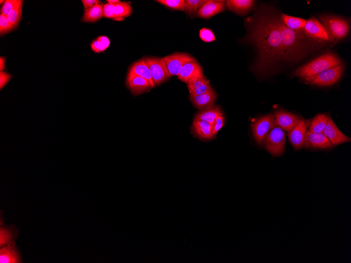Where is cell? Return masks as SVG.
I'll return each instance as SVG.
<instances>
[{
	"label": "cell",
	"mask_w": 351,
	"mask_h": 263,
	"mask_svg": "<svg viewBox=\"0 0 351 263\" xmlns=\"http://www.w3.org/2000/svg\"><path fill=\"white\" fill-rule=\"evenodd\" d=\"M257 19L252 35L259 53L257 70L264 71L279 60L285 59V54L276 15H262Z\"/></svg>",
	"instance_id": "1"
},
{
	"label": "cell",
	"mask_w": 351,
	"mask_h": 263,
	"mask_svg": "<svg viewBox=\"0 0 351 263\" xmlns=\"http://www.w3.org/2000/svg\"><path fill=\"white\" fill-rule=\"evenodd\" d=\"M283 45L285 59L295 61L302 58L308 50L305 33H300L288 28L276 15Z\"/></svg>",
	"instance_id": "2"
},
{
	"label": "cell",
	"mask_w": 351,
	"mask_h": 263,
	"mask_svg": "<svg viewBox=\"0 0 351 263\" xmlns=\"http://www.w3.org/2000/svg\"><path fill=\"white\" fill-rule=\"evenodd\" d=\"M341 64L342 63L338 56L328 52L300 67L294 72L293 75L305 79Z\"/></svg>",
	"instance_id": "3"
},
{
	"label": "cell",
	"mask_w": 351,
	"mask_h": 263,
	"mask_svg": "<svg viewBox=\"0 0 351 263\" xmlns=\"http://www.w3.org/2000/svg\"><path fill=\"white\" fill-rule=\"evenodd\" d=\"M319 19L331 41L341 40L347 36L349 27L346 20L337 16L329 15L320 16Z\"/></svg>",
	"instance_id": "4"
},
{
	"label": "cell",
	"mask_w": 351,
	"mask_h": 263,
	"mask_svg": "<svg viewBox=\"0 0 351 263\" xmlns=\"http://www.w3.org/2000/svg\"><path fill=\"white\" fill-rule=\"evenodd\" d=\"M286 134L278 125L275 126L265 136L263 141L265 149L272 155H281L286 144Z\"/></svg>",
	"instance_id": "5"
},
{
	"label": "cell",
	"mask_w": 351,
	"mask_h": 263,
	"mask_svg": "<svg viewBox=\"0 0 351 263\" xmlns=\"http://www.w3.org/2000/svg\"><path fill=\"white\" fill-rule=\"evenodd\" d=\"M344 70V65L330 68L320 74L306 78L308 84L319 86H329L335 83L341 78Z\"/></svg>",
	"instance_id": "6"
},
{
	"label": "cell",
	"mask_w": 351,
	"mask_h": 263,
	"mask_svg": "<svg viewBox=\"0 0 351 263\" xmlns=\"http://www.w3.org/2000/svg\"><path fill=\"white\" fill-rule=\"evenodd\" d=\"M144 59L151 73L155 86L161 84L171 77L164 58L145 57Z\"/></svg>",
	"instance_id": "7"
},
{
	"label": "cell",
	"mask_w": 351,
	"mask_h": 263,
	"mask_svg": "<svg viewBox=\"0 0 351 263\" xmlns=\"http://www.w3.org/2000/svg\"><path fill=\"white\" fill-rule=\"evenodd\" d=\"M164 58L171 77L178 76L183 66L186 64L197 62L194 57L185 53H175Z\"/></svg>",
	"instance_id": "8"
},
{
	"label": "cell",
	"mask_w": 351,
	"mask_h": 263,
	"mask_svg": "<svg viewBox=\"0 0 351 263\" xmlns=\"http://www.w3.org/2000/svg\"><path fill=\"white\" fill-rule=\"evenodd\" d=\"M276 125L274 115L269 114L263 116L253 125V131L255 139L259 144H261L269 131Z\"/></svg>",
	"instance_id": "9"
},
{
	"label": "cell",
	"mask_w": 351,
	"mask_h": 263,
	"mask_svg": "<svg viewBox=\"0 0 351 263\" xmlns=\"http://www.w3.org/2000/svg\"><path fill=\"white\" fill-rule=\"evenodd\" d=\"M310 123V120L302 119L289 132L288 137L290 141L295 150H299L304 147L307 130Z\"/></svg>",
	"instance_id": "10"
},
{
	"label": "cell",
	"mask_w": 351,
	"mask_h": 263,
	"mask_svg": "<svg viewBox=\"0 0 351 263\" xmlns=\"http://www.w3.org/2000/svg\"><path fill=\"white\" fill-rule=\"evenodd\" d=\"M304 32L305 34L311 39L321 42L330 41L325 28L321 23L315 18H311L307 20Z\"/></svg>",
	"instance_id": "11"
},
{
	"label": "cell",
	"mask_w": 351,
	"mask_h": 263,
	"mask_svg": "<svg viewBox=\"0 0 351 263\" xmlns=\"http://www.w3.org/2000/svg\"><path fill=\"white\" fill-rule=\"evenodd\" d=\"M323 134L328 138L333 146L351 141L350 138L341 132L330 116L328 118Z\"/></svg>",
	"instance_id": "12"
},
{
	"label": "cell",
	"mask_w": 351,
	"mask_h": 263,
	"mask_svg": "<svg viewBox=\"0 0 351 263\" xmlns=\"http://www.w3.org/2000/svg\"><path fill=\"white\" fill-rule=\"evenodd\" d=\"M304 147L305 149H329L332 145L323 133H313L308 131Z\"/></svg>",
	"instance_id": "13"
},
{
	"label": "cell",
	"mask_w": 351,
	"mask_h": 263,
	"mask_svg": "<svg viewBox=\"0 0 351 263\" xmlns=\"http://www.w3.org/2000/svg\"><path fill=\"white\" fill-rule=\"evenodd\" d=\"M225 1H213L208 0L196 13L199 18L207 19L212 16L220 13L225 10Z\"/></svg>",
	"instance_id": "14"
},
{
	"label": "cell",
	"mask_w": 351,
	"mask_h": 263,
	"mask_svg": "<svg viewBox=\"0 0 351 263\" xmlns=\"http://www.w3.org/2000/svg\"><path fill=\"white\" fill-rule=\"evenodd\" d=\"M274 116L276 125L288 132H290L302 120L294 114L282 110L275 112Z\"/></svg>",
	"instance_id": "15"
},
{
	"label": "cell",
	"mask_w": 351,
	"mask_h": 263,
	"mask_svg": "<svg viewBox=\"0 0 351 263\" xmlns=\"http://www.w3.org/2000/svg\"><path fill=\"white\" fill-rule=\"evenodd\" d=\"M0 262H23L22 256L15 242H12L0 249Z\"/></svg>",
	"instance_id": "16"
},
{
	"label": "cell",
	"mask_w": 351,
	"mask_h": 263,
	"mask_svg": "<svg viewBox=\"0 0 351 263\" xmlns=\"http://www.w3.org/2000/svg\"><path fill=\"white\" fill-rule=\"evenodd\" d=\"M190 98L194 106L201 110L213 106L217 99V95L212 88L208 92L201 95H190Z\"/></svg>",
	"instance_id": "17"
},
{
	"label": "cell",
	"mask_w": 351,
	"mask_h": 263,
	"mask_svg": "<svg viewBox=\"0 0 351 263\" xmlns=\"http://www.w3.org/2000/svg\"><path fill=\"white\" fill-rule=\"evenodd\" d=\"M139 76L147 79L153 88L155 87L151 73L144 59L133 63L130 68L127 77Z\"/></svg>",
	"instance_id": "18"
},
{
	"label": "cell",
	"mask_w": 351,
	"mask_h": 263,
	"mask_svg": "<svg viewBox=\"0 0 351 263\" xmlns=\"http://www.w3.org/2000/svg\"><path fill=\"white\" fill-rule=\"evenodd\" d=\"M126 86L133 95L142 94L153 88L147 79L139 76L127 77Z\"/></svg>",
	"instance_id": "19"
},
{
	"label": "cell",
	"mask_w": 351,
	"mask_h": 263,
	"mask_svg": "<svg viewBox=\"0 0 351 263\" xmlns=\"http://www.w3.org/2000/svg\"><path fill=\"white\" fill-rule=\"evenodd\" d=\"M178 79L187 83L192 77H204L203 70L198 62H190L183 65L178 76Z\"/></svg>",
	"instance_id": "20"
},
{
	"label": "cell",
	"mask_w": 351,
	"mask_h": 263,
	"mask_svg": "<svg viewBox=\"0 0 351 263\" xmlns=\"http://www.w3.org/2000/svg\"><path fill=\"white\" fill-rule=\"evenodd\" d=\"M187 84L191 96L203 94L212 89L209 81L205 77H192Z\"/></svg>",
	"instance_id": "21"
},
{
	"label": "cell",
	"mask_w": 351,
	"mask_h": 263,
	"mask_svg": "<svg viewBox=\"0 0 351 263\" xmlns=\"http://www.w3.org/2000/svg\"><path fill=\"white\" fill-rule=\"evenodd\" d=\"M193 133L204 139H211L214 137L212 134V125L204 121H194L192 126Z\"/></svg>",
	"instance_id": "22"
},
{
	"label": "cell",
	"mask_w": 351,
	"mask_h": 263,
	"mask_svg": "<svg viewBox=\"0 0 351 263\" xmlns=\"http://www.w3.org/2000/svg\"><path fill=\"white\" fill-rule=\"evenodd\" d=\"M103 6L101 2L91 8L85 9L82 22L95 23L101 20L104 17Z\"/></svg>",
	"instance_id": "23"
},
{
	"label": "cell",
	"mask_w": 351,
	"mask_h": 263,
	"mask_svg": "<svg viewBox=\"0 0 351 263\" xmlns=\"http://www.w3.org/2000/svg\"><path fill=\"white\" fill-rule=\"evenodd\" d=\"M223 116V113L219 108L211 106L200 110L194 118V121H204L212 125L216 118Z\"/></svg>",
	"instance_id": "24"
},
{
	"label": "cell",
	"mask_w": 351,
	"mask_h": 263,
	"mask_svg": "<svg viewBox=\"0 0 351 263\" xmlns=\"http://www.w3.org/2000/svg\"><path fill=\"white\" fill-rule=\"evenodd\" d=\"M226 2L229 10L241 14L252 9L255 3L252 0H227Z\"/></svg>",
	"instance_id": "25"
},
{
	"label": "cell",
	"mask_w": 351,
	"mask_h": 263,
	"mask_svg": "<svg viewBox=\"0 0 351 263\" xmlns=\"http://www.w3.org/2000/svg\"><path fill=\"white\" fill-rule=\"evenodd\" d=\"M280 19L288 28L300 33H304V30L307 20L302 18L293 17L282 13Z\"/></svg>",
	"instance_id": "26"
},
{
	"label": "cell",
	"mask_w": 351,
	"mask_h": 263,
	"mask_svg": "<svg viewBox=\"0 0 351 263\" xmlns=\"http://www.w3.org/2000/svg\"><path fill=\"white\" fill-rule=\"evenodd\" d=\"M132 13V8L130 5L127 2H120L114 6L113 20L123 21Z\"/></svg>",
	"instance_id": "27"
},
{
	"label": "cell",
	"mask_w": 351,
	"mask_h": 263,
	"mask_svg": "<svg viewBox=\"0 0 351 263\" xmlns=\"http://www.w3.org/2000/svg\"><path fill=\"white\" fill-rule=\"evenodd\" d=\"M329 116L325 114H319L313 119L309 127V131L313 133H323Z\"/></svg>",
	"instance_id": "28"
},
{
	"label": "cell",
	"mask_w": 351,
	"mask_h": 263,
	"mask_svg": "<svg viewBox=\"0 0 351 263\" xmlns=\"http://www.w3.org/2000/svg\"><path fill=\"white\" fill-rule=\"evenodd\" d=\"M15 229L12 227L1 226L0 228V247L15 242L16 239Z\"/></svg>",
	"instance_id": "29"
},
{
	"label": "cell",
	"mask_w": 351,
	"mask_h": 263,
	"mask_svg": "<svg viewBox=\"0 0 351 263\" xmlns=\"http://www.w3.org/2000/svg\"><path fill=\"white\" fill-rule=\"evenodd\" d=\"M23 3V0H19V4L7 16L9 22L15 28L18 26L21 20Z\"/></svg>",
	"instance_id": "30"
},
{
	"label": "cell",
	"mask_w": 351,
	"mask_h": 263,
	"mask_svg": "<svg viewBox=\"0 0 351 263\" xmlns=\"http://www.w3.org/2000/svg\"><path fill=\"white\" fill-rule=\"evenodd\" d=\"M110 45V39L105 36L98 37L94 40L91 44L92 50L96 53L105 51Z\"/></svg>",
	"instance_id": "31"
},
{
	"label": "cell",
	"mask_w": 351,
	"mask_h": 263,
	"mask_svg": "<svg viewBox=\"0 0 351 263\" xmlns=\"http://www.w3.org/2000/svg\"><path fill=\"white\" fill-rule=\"evenodd\" d=\"M206 2V0H186L185 12L188 15H194Z\"/></svg>",
	"instance_id": "32"
},
{
	"label": "cell",
	"mask_w": 351,
	"mask_h": 263,
	"mask_svg": "<svg viewBox=\"0 0 351 263\" xmlns=\"http://www.w3.org/2000/svg\"><path fill=\"white\" fill-rule=\"evenodd\" d=\"M156 2L171 9L185 12L184 0H157Z\"/></svg>",
	"instance_id": "33"
},
{
	"label": "cell",
	"mask_w": 351,
	"mask_h": 263,
	"mask_svg": "<svg viewBox=\"0 0 351 263\" xmlns=\"http://www.w3.org/2000/svg\"><path fill=\"white\" fill-rule=\"evenodd\" d=\"M15 28V27L8 20L7 16L1 14L0 15V35L5 36Z\"/></svg>",
	"instance_id": "34"
},
{
	"label": "cell",
	"mask_w": 351,
	"mask_h": 263,
	"mask_svg": "<svg viewBox=\"0 0 351 263\" xmlns=\"http://www.w3.org/2000/svg\"><path fill=\"white\" fill-rule=\"evenodd\" d=\"M19 3V0H7L2 6L1 14L7 16Z\"/></svg>",
	"instance_id": "35"
},
{
	"label": "cell",
	"mask_w": 351,
	"mask_h": 263,
	"mask_svg": "<svg viewBox=\"0 0 351 263\" xmlns=\"http://www.w3.org/2000/svg\"><path fill=\"white\" fill-rule=\"evenodd\" d=\"M200 38L206 42H210L215 40L212 32L208 28H203L200 31Z\"/></svg>",
	"instance_id": "36"
},
{
	"label": "cell",
	"mask_w": 351,
	"mask_h": 263,
	"mask_svg": "<svg viewBox=\"0 0 351 263\" xmlns=\"http://www.w3.org/2000/svg\"><path fill=\"white\" fill-rule=\"evenodd\" d=\"M224 124L225 119L223 116H220L216 118L214 123L212 125V134L214 137L223 127Z\"/></svg>",
	"instance_id": "37"
},
{
	"label": "cell",
	"mask_w": 351,
	"mask_h": 263,
	"mask_svg": "<svg viewBox=\"0 0 351 263\" xmlns=\"http://www.w3.org/2000/svg\"><path fill=\"white\" fill-rule=\"evenodd\" d=\"M114 5L106 3L103 6L104 18L113 20Z\"/></svg>",
	"instance_id": "38"
},
{
	"label": "cell",
	"mask_w": 351,
	"mask_h": 263,
	"mask_svg": "<svg viewBox=\"0 0 351 263\" xmlns=\"http://www.w3.org/2000/svg\"><path fill=\"white\" fill-rule=\"evenodd\" d=\"M12 78V76L6 72H0V89L2 90Z\"/></svg>",
	"instance_id": "39"
},
{
	"label": "cell",
	"mask_w": 351,
	"mask_h": 263,
	"mask_svg": "<svg viewBox=\"0 0 351 263\" xmlns=\"http://www.w3.org/2000/svg\"><path fill=\"white\" fill-rule=\"evenodd\" d=\"M82 4L85 9L91 8L101 3L99 0H82Z\"/></svg>",
	"instance_id": "40"
},
{
	"label": "cell",
	"mask_w": 351,
	"mask_h": 263,
	"mask_svg": "<svg viewBox=\"0 0 351 263\" xmlns=\"http://www.w3.org/2000/svg\"><path fill=\"white\" fill-rule=\"evenodd\" d=\"M6 58L4 57H0V71L3 72L6 69Z\"/></svg>",
	"instance_id": "41"
},
{
	"label": "cell",
	"mask_w": 351,
	"mask_h": 263,
	"mask_svg": "<svg viewBox=\"0 0 351 263\" xmlns=\"http://www.w3.org/2000/svg\"><path fill=\"white\" fill-rule=\"evenodd\" d=\"M107 3L110 4H113L115 5L116 4H118L120 3L121 1L120 0H107L106 1Z\"/></svg>",
	"instance_id": "42"
},
{
	"label": "cell",
	"mask_w": 351,
	"mask_h": 263,
	"mask_svg": "<svg viewBox=\"0 0 351 263\" xmlns=\"http://www.w3.org/2000/svg\"><path fill=\"white\" fill-rule=\"evenodd\" d=\"M5 2H6V1H5V0H4V1H3V0H1V1H0V4H1V5H2L3 4H4L5 3Z\"/></svg>",
	"instance_id": "43"
}]
</instances>
